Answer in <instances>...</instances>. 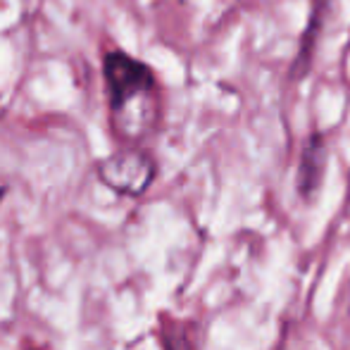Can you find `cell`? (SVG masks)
<instances>
[{
	"label": "cell",
	"instance_id": "5",
	"mask_svg": "<svg viewBox=\"0 0 350 350\" xmlns=\"http://www.w3.org/2000/svg\"><path fill=\"white\" fill-rule=\"evenodd\" d=\"M160 338L165 350H198L196 348V341L191 338V332L181 322L165 319L160 329Z\"/></svg>",
	"mask_w": 350,
	"mask_h": 350
},
{
	"label": "cell",
	"instance_id": "2",
	"mask_svg": "<svg viewBox=\"0 0 350 350\" xmlns=\"http://www.w3.org/2000/svg\"><path fill=\"white\" fill-rule=\"evenodd\" d=\"M98 179L115 193L139 198L155 179V162L139 148H122L98 162Z\"/></svg>",
	"mask_w": 350,
	"mask_h": 350
},
{
	"label": "cell",
	"instance_id": "1",
	"mask_svg": "<svg viewBox=\"0 0 350 350\" xmlns=\"http://www.w3.org/2000/svg\"><path fill=\"white\" fill-rule=\"evenodd\" d=\"M110 100L112 129L120 139L139 141L150 131L157 115L155 74L141 60L122 51H112L103 62Z\"/></svg>",
	"mask_w": 350,
	"mask_h": 350
},
{
	"label": "cell",
	"instance_id": "3",
	"mask_svg": "<svg viewBox=\"0 0 350 350\" xmlns=\"http://www.w3.org/2000/svg\"><path fill=\"white\" fill-rule=\"evenodd\" d=\"M324 170H327V143L324 136L314 131L303 146L298 162V176H295V186H298V193L305 200H310L317 193L319 184L324 179Z\"/></svg>",
	"mask_w": 350,
	"mask_h": 350
},
{
	"label": "cell",
	"instance_id": "4",
	"mask_svg": "<svg viewBox=\"0 0 350 350\" xmlns=\"http://www.w3.org/2000/svg\"><path fill=\"white\" fill-rule=\"evenodd\" d=\"M327 5H329V0H314V8H312V12H310L308 29H305L303 38H300L298 55H295V62H293V67H291V77L293 79H303L305 74L310 72L314 41H317L319 29H322V19H324V12H327Z\"/></svg>",
	"mask_w": 350,
	"mask_h": 350
}]
</instances>
